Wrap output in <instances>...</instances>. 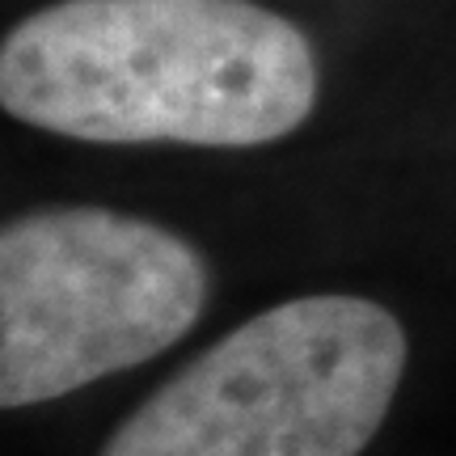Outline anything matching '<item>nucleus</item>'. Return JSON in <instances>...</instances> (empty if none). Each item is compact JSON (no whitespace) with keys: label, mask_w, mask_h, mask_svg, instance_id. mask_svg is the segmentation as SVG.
I'll use <instances>...</instances> for the list:
<instances>
[{"label":"nucleus","mask_w":456,"mask_h":456,"mask_svg":"<svg viewBox=\"0 0 456 456\" xmlns=\"http://www.w3.org/2000/svg\"><path fill=\"white\" fill-rule=\"evenodd\" d=\"M0 106L85 144L258 148L317 106V55L258 0H55L0 43Z\"/></svg>","instance_id":"1"},{"label":"nucleus","mask_w":456,"mask_h":456,"mask_svg":"<svg viewBox=\"0 0 456 456\" xmlns=\"http://www.w3.org/2000/svg\"><path fill=\"white\" fill-rule=\"evenodd\" d=\"M212 266L114 208H34L0 232V406L30 410L140 368L203 317Z\"/></svg>","instance_id":"3"},{"label":"nucleus","mask_w":456,"mask_h":456,"mask_svg":"<svg viewBox=\"0 0 456 456\" xmlns=\"http://www.w3.org/2000/svg\"><path fill=\"white\" fill-rule=\"evenodd\" d=\"M410 338L368 296H296L186 359L98 456H359L402 389Z\"/></svg>","instance_id":"2"}]
</instances>
